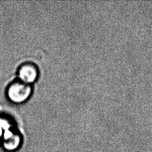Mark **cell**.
<instances>
[{
    "label": "cell",
    "instance_id": "cell-1",
    "mask_svg": "<svg viewBox=\"0 0 152 152\" xmlns=\"http://www.w3.org/2000/svg\"><path fill=\"white\" fill-rule=\"evenodd\" d=\"M31 93L32 88L30 85L20 81L12 83L7 89V96L14 103L24 102L30 97Z\"/></svg>",
    "mask_w": 152,
    "mask_h": 152
},
{
    "label": "cell",
    "instance_id": "cell-2",
    "mask_svg": "<svg viewBox=\"0 0 152 152\" xmlns=\"http://www.w3.org/2000/svg\"><path fill=\"white\" fill-rule=\"evenodd\" d=\"M39 76L37 67L33 64L27 62L23 64L18 71V77L20 81L25 84L30 85L37 80Z\"/></svg>",
    "mask_w": 152,
    "mask_h": 152
}]
</instances>
